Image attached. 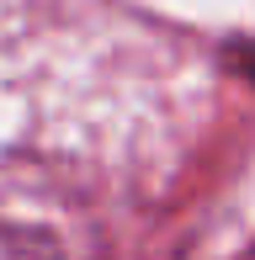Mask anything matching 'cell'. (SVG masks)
Returning a JSON list of instances; mask_svg holds the SVG:
<instances>
[{"instance_id": "1", "label": "cell", "mask_w": 255, "mask_h": 260, "mask_svg": "<svg viewBox=\"0 0 255 260\" xmlns=\"http://www.w3.org/2000/svg\"><path fill=\"white\" fill-rule=\"evenodd\" d=\"M250 75H255V58H250Z\"/></svg>"}]
</instances>
